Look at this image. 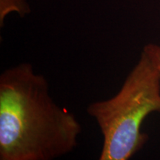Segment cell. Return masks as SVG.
I'll use <instances>...</instances> for the list:
<instances>
[{
	"mask_svg": "<svg viewBox=\"0 0 160 160\" xmlns=\"http://www.w3.org/2000/svg\"><path fill=\"white\" fill-rule=\"evenodd\" d=\"M82 126L49 93L43 75L31 63L0 75V160H53L78 145Z\"/></svg>",
	"mask_w": 160,
	"mask_h": 160,
	"instance_id": "1",
	"label": "cell"
},
{
	"mask_svg": "<svg viewBox=\"0 0 160 160\" xmlns=\"http://www.w3.org/2000/svg\"><path fill=\"white\" fill-rule=\"evenodd\" d=\"M103 137L99 160H128L144 147L141 131L149 114L160 113V80L154 64L143 51L116 95L93 102L86 109Z\"/></svg>",
	"mask_w": 160,
	"mask_h": 160,
	"instance_id": "2",
	"label": "cell"
},
{
	"mask_svg": "<svg viewBox=\"0 0 160 160\" xmlns=\"http://www.w3.org/2000/svg\"><path fill=\"white\" fill-rule=\"evenodd\" d=\"M142 51L148 56L153 63L154 64L159 73L160 80V45L153 43L147 44L144 46Z\"/></svg>",
	"mask_w": 160,
	"mask_h": 160,
	"instance_id": "3",
	"label": "cell"
}]
</instances>
